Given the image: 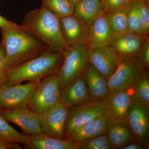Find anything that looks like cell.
<instances>
[{
    "mask_svg": "<svg viewBox=\"0 0 149 149\" xmlns=\"http://www.w3.org/2000/svg\"><path fill=\"white\" fill-rule=\"evenodd\" d=\"M139 4V14L142 22L144 35H149V0H142L137 1Z\"/></svg>",
    "mask_w": 149,
    "mask_h": 149,
    "instance_id": "29",
    "label": "cell"
},
{
    "mask_svg": "<svg viewBox=\"0 0 149 149\" xmlns=\"http://www.w3.org/2000/svg\"><path fill=\"white\" fill-rule=\"evenodd\" d=\"M63 59V53L48 49L36 57L8 70L6 84L14 85L25 81L36 82L57 74Z\"/></svg>",
    "mask_w": 149,
    "mask_h": 149,
    "instance_id": "3",
    "label": "cell"
},
{
    "mask_svg": "<svg viewBox=\"0 0 149 149\" xmlns=\"http://www.w3.org/2000/svg\"><path fill=\"white\" fill-rule=\"evenodd\" d=\"M42 4L58 17L71 15L74 7L68 0H42Z\"/></svg>",
    "mask_w": 149,
    "mask_h": 149,
    "instance_id": "25",
    "label": "cell"
},
{
    "mask_svg": "<svg viewBox=\"0 0 149 149\" xmlns=\"http://www.w3.org/2000/svg\"><path fill=\"white\" fill-rule=\"evenodd\" d=\"M19 144L0 138V149H21Z\"/></svg>",
    "mask_w": 149,
    "mask_h": 149,
    "instance_id": "34",
    "label": "cell"
},
{
    "mask_svg": "<svg viewBox=\"0 0 149 149\" xmlns=\"http://www.w3.org/2000/svg\"><path fill=\"white\" fill-rule=\"evenodd\" d=\"M129 88L133 102L149 104V80L145 70L136 77Z\"/></svg>",
    "mask_w": 149,
    "mask_h": 149,
    "instance_id": "23",
    "label": "cell"
},
{
    "mask_svg": "<svg viewBox=\"0 0 149 149\" xmlns=\"http://www.w3.org/2000/svg\"><path fill=\"white\" fill-rule=\"evenodd\" d=\"M69 109L59 102L45 113L39 116L43 133L58 139H65V126Z\"/></svg>",
    "mask_w": 149,
    "mask_h": 149,
    "instance_id": "11",
    "label": "cell"
},
{
    "mask_svg": "<svg viewBox=\"0 0 149 149\" xmlns=\"http://www.w3.org/2000/svg\"><path fill=\"white\" fill-rule=\"evenodd\" d=\"M107 112L106 100L102 102L90 101L80 106L69 109L65 126V139L73 130Z\"/></svg>",
    "mask_w": 149,
    "mask_h": 149,
    "instance_id": "8",
    "label": "cell"
},
{
    "mask_svg": "<svg viewBox=\"0 0 149 149\" xmlns=\"http://www.w3.org/2000/svg\"><path fill=\"white\" fill-rule=\"evenodd\" d=\"M127 9L106 13L114 36L128 31L127 20Z\"/></svg>",
    "mask_w": 149,
    "mask_h": 149,
    "instance_id": "24",
    "label": "cell"
},
{
    "mask_svg": "<svg viewBox=\"0 0 149 149\" xmlns=\"http://www.w3.org/2000/svg\"><path fill=\"white\" fill-rule=\"evenodd\" d=\"M108 116L104 113L92 121L73 130L66 136V139L80 142L106 133Z\"/></svg>",
    "mask_w": 149,
    "mask_h": 149,
    "instance_id": "20",
    "label": "cell"
},
{
    "mask_svg": "<svg viewBox=\"0 0 149 149\" xmlns=\"http://www.w3.org/2000/svg\"><path fill=\"white\" fill-rule=\"evenodd\" d=\"M132 3L131 0H107L104 3V13L127 9Z\"/></svg>",
    "mask_w": 149,
    "mask_h": 149,
    "instance_id": "30",
    "label": "cell"
},
{
    "mask_svg": "<svg viewBox=\"0 0 149 149\" xmlns=\"http://www.w3.org/2000/svg\"><path fill=\"white\" fill-rule=\"evenodd\" d=\"M85 79L91 101L102 102L109 95L107 80L89 63L85 72Z\"/></svg>",
    "mask_w": 149,
    "mask_h": 149,
    "instance_id": "17",
    "label": "cell"
},
{
    "mask_svg": "<svg viewBox=\"0 0 149 149\" xmlns=\"http://www.w3.org/2000/svg\"><path fill=\"white\" fill-rule=\"evenodd\" d=\"M90 101L84 72L61 90L59 102L68 109Z\"/></svg>",
    "mask_w": 149,
    "mask_h": 149,
    "instance_id": "13",
    "label": "cell"
},
{
    "mask_svg": "<svg viewBox=\"0 0 149 149\" xmlns=\"http://www.w3.org/2000/svg\"><path fill=\"white\" fill-rule=\"evenodd\" d=\"M125 120L130 126L136 141L149 147L148 104L133 102L127 111Z\"/></svg>",
    "mask_w": 149,
    "mask_h": 149,
    "instance_id": "9",
    "label": "cell"
},
{
    "mask_svg": "<svg viewBox=\"0 0 149 149\" xmlns=\"http://www.w3.org/2000/svg\"><path fill=\"white\" fill-rule=\"evenodd\" d=\"M0 28L6 29H20L23 27L22 25H17L0 15Z\"/></svg>",
    "mask_w": 149,
    "mask_h": 149,
    "instance_id": "33",
    "label": "cell"
},
{
    "mask_svg": "<svg viewBox=\"0 0 149 149\" xmlns=\"http://www.w3.org/2000/svg\"><path fill=\"white\" fill-rule=\"evenodd\" d=\"M60 24L64 40L68 46L87 45L89 27L74 15L59 18Z\"/></svg>",
    "mask_w": 149,
    "mask_h": 149,
    "instance_id": "14",
    "label": "cell"
},
{
    "mask_svg": "<svg viewBox=\"0 0 149 149\" xmlns=\"http://www.w3.org/2000/svg\"><path fill=\"white\" fill-rule=\"evenodd\" d=\"M7 82V70L5 67V51L2 43L0 44V86Z\"/></svg>",
    "mask_w": 149,
    "mask_h": 149,
    "instance_id": "32",
    "label": "cell"
},
{
    "mask_svg": "<svg viewBox=\"0 0 149 149\" xmlns=\"http://www.w3.org/2000/svg\"><path fill=\"white\" fill-rule=\"evenodd\" d=\"M0 114L8 122L14 123L26 135L42 133L39 116L27 106L0 110Z\"/></svg>",
    "mask_w": 149,
    "mask_h": 149,
    "instance_id": "10",
    "label": "cell"
},
{
    "mask_svg": "<svg viewBox=\"0 0 149 149\" xmlns=\"http://www.w3.org/2000/svg\"><path fill=\"white\" fill-rule=\"evenodd\" d=\"M114 36L107 14L104 13L89 27L88 48H101L109 45Z\"/></svg>",
    "mask_w": 149,
    "mask_h": 149,
    "instance_id": "16",
    "label": "cell"
},
{
    "mask_svg": "<svg viewBox=\"0 0 149 149\" xmlns=\"http://www.w3.org/2000/svg\"><path fill=\"white\" fill-rule=\"evenodd\" d=\"M0 138L24 145L26 144L27 140V135L22 134L15 129L1 114Z\"/></svg>",
    "mask_w": 149,
    "mask_h": 149,
    "instance_id": "26",
    "label": "cell"
},
{
    "mask_svg": "<svg viewBox=\"0 0 149 149\" xmlns=\"http://www.w3.org/2000/svg\"><path fill=\"white\" fill-rule=\"evenodd\" d=\"M107 112L109 118L125 119L127 111L133 102L130 88L110 95L106 100Z\"/></svg>",
    "mask_w": 149,
    "mask_h": 149,
    "instance_id": "21",
    "label": "cell"
},
{
    "mask_svg": "<svg viewBox=\"0 0 149 149\" xmlns=\"http://www.w3.org/2000/svg\"><path fill=\"white\" fill-rule=\"evenodd\" d=\"M1 42L5 51V67L8 70L40 55L49 49L46 44L23 28L1 29Z\"/></svg>",
    "mask_w": 149,
    "mask_h": 149,
    "instance_id": "1",
    "label": "cell"
},
{
    "mask_svg": "<svg viewBox=\"0 0 149 149\" xmlns=\"http://www.w3.org/2000/svg\"><path fill=\"white\" fill-rule=\"evenodd\" d=\"M100 1H101L103 3H104L107 0H100Z\"/></svg>",
    "mask_w": 149,
    "mask_h": 149,
    "instance_id": "38",
    "label": "cell"
},
{
    "mask_svg": "<svg viewBox=\"0 0 149 149\" xmlns=\"http://www.w3.org/2000/svg\"><path fill=\"white\" fill-rule=\"evenodd\" d=\"M147 35L127 31L115 35L109 45L119 56L136 55Z\"/></svg>",
    "mask_w": 149,
    "mask_h": 149,
    "instance_id": "18",
    "label": "cell"
},
{
    "mask_svg": "<svg viewBox=\"0 0 149 149\" xmlns=\"http://www.w3.org/2000/svg\"><path fill=\"white\" fill-rule=\"evenodd\" d=\"M79 143L80 149H113L106 133Z\"/></svg>",
    "mask_w": 149,
    "mask_h": 149,
    "instance_id": "28",
    "label": "cell"
},
{
    "mask_svg": "<svg viewBox=\"0 0 149 149\" xmlns=\"http://www.w3.org/2000/svg\"><path fill=\"white\" fill-rule=\"evenodd\" d=\"M104 13V4L100 0H83L74 8L73 14L88 27Z\"/></svg>",
    "mask_w": 149,
    "mask_h": 149,
    "instance_id": "22",
    "label": "cell"
},
{
    "mask_svg": "<svg viewBox=\"0 0 149 149\" xmlns=\"http://www.w3.org/2000/svg\"><path fill=\"white\" fill-rule=\"evenodd\" d=\"M144 69L148 68L149 65V40L147 38L142 44L141 47L136 55Z\"/></svg>",
    "mask_w": 149,
    "mask_h": 149,
    "instance_id": "31",
    "label": "cell"
},
{
    "mask_svg": "<svg viewBox=\"0 0 149 149\" xmlns=\"http://www.w3.org/2000/svg\"><path fill=\"white\" fill-rule=\"evenodd\" d=\"M61 92L57 74L47 76L39 82L27 107L41 115L59 102Z\"/></svg>",
    "mask_w": 149,
    "mask_h": 149,
    "instance_id": "5",
    "label": "cell"
},
{
    "mask_svg": "<svg viewBox=\"0 0 149 149\" xmlns=\"http://www.w3.org/2000/svg\"><path fill=\"white\" fill-rule=\"evenodd\" d=\"M148 148L149 147L135 141L128 144L121 149H145Z\"/></svg>",
    "mask_w": 149,
    "mask_h": 149,
    "instance_id": "35",
    "label": "cell"
},
{
    "mask_svg": "<svg viewBox=\"0 0 149 149\" xmlns=\"http://www.w3.org/2000/svg\"><path fill=\"white\" fill-rule=\"evenodd\" d=\"M63 54V61L57 73L61 90L84 73L89 64L88 48L86 45L69 46Z\"/></svg>",
    "mask_w": 149,
    "mask_h": 149,
    "instance_id": "4",
    "label": "cell"
},
{
    "mask_svg": "<svg viewBox=\"0 0 149 149\" xmlns=\"http://www.w3.org/2000/svg\"><path fill=\"white\" fill-rule=\"evenodd\" d=\"M119 56L117 68L107 79L109 95L130 88L136 77L145 70L137 56Z\"/></svg>",
    "mask_w": 149,
    "mask_h": 149,
    "instance_id": "6",
    "label": "cell"
},
{
    "mask_svg": "<svg viewBox=\"0 0 149 149\" xmlns=\"http://www.w3.org/2000/svg\"><path fill=\"white\" fill-rule=\"evenodd\" d=\"M69 2L74 7H75V6L78 4L79 3H80L81 1L83 0H68Z\"/></svg>",
    "mask_w": 149,
    "mask_h": 149,
    "instance_id": "36",
    "label": "cell"
},
{
    "mask_svg": "<svg viewBox=\"0 0 149 149\" xmlns=\"http://www.w3.org/2000/svg\"><path fill=\"white\" fill-rule=\"evenodd\" d=\"M132 2H135L139 1H142V0H131Z\"/></svg>",
    "mask_w": 149,
    "mask_h": 149,
    "instance_id": "37",
    "label": "cell"
},
{
    "mask_svg": "<svg viewBox=\"0 0 149 149\" xmlns=\"http://www.w3.org/2000/svg\"><path fill=\"white\" fill-rule=\"evenodd\" d=\"M40 81L0 86V110L27 106Z\"/></svg>",
    "mask_w": 149,
    "mask_h": 149,
    "instance_id": "7",
    "label": "cell"
},
{
    "mask_svg": "<svg viewBox=\"0 0 149 149\" xmlns=\"http://www.w3.org/2000/svg\"><path fill=\"white\" fill-rule=\"evenodd\" d=\"M127 20L128 31L144 35L138 2L132 3L127 9Z\"/></svg>",
    "mask_w": 149,
    "mask_h": 149,
    "instance_id": "27",
    "label": "cell"
},
{
    "mask_svg": "<svg viewBox=\"0 0 149 149\" xmlns=\"http://www.w3.org/2000/svg\"><path fill=\"white\" fill-rule=\"evenodd\" d=\"M88 55L90 64L107 80L114 73L120 58L119 55L109 46L88 48Z\"/></svg>",
    "mask_w": 149,
    "mask_h": 149,
    "instance_id": "12",
    "label": "cell"
},
{
    "mask_svg": "<svg viewBox=\"0 0 149 149\" xmlns=\"http://www.w3.org/2000/svg\"><path fill=\"white\" fill-rule=\"evenodd\" d=\"M22 25L51 50L63 53L69 47L62 33L59 18L43 4L26 15Z\"/></svg>",
    "mask_w": 149,
    "mask_h": 149,
    "instance_id": "2",
    "label": "cell"
},
{
    "mask_svg": "<svg viewBox=\"0 0 149 149\" xmlns=\"http://www.w3.org/2000/svg\"><path fill=\"white\" fill-rule=\"evenodd\" d=\"M24 146L30 149H80V143L68 139L53 138L44 133L27 135Z\"/></svg>",
    "mask_w": 149,
    "mask_h": 149,
    "instance_id": "19",
    "label": "cell"
},
{
    "mask_svg": "<svg viewBox=\"0 0 149 149\" xmlns=\"http://www.w3.org/2000/svg\"><path fill=\"white\" fill-rule=\"evenodd\" d=\"M106 133L113 149H121L128 144L136 141L128 123L123 118H109Z\"/></svg>",
    "mask_w": 149,
    "mask_h": 149,
    "instance_id": "15",
    "label": "cell"
}]
</instances>
